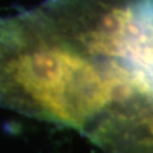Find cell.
<instances>
[{"label":"cell","instance_id":"cell-1","mask_svg":"<svg viewBox=\"0 0 153 153\" xmlns=\"http://www.w3.org/2000/svg\"><path fill=\"white\" fill-rule=\"evenodd\" d=\"M0 106L147 151L152 0H45L0 18Z\"/></svg>","mask_w":153,"mask_h":153}]
</instances>
